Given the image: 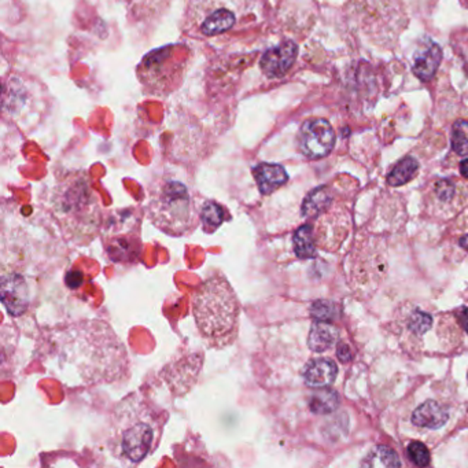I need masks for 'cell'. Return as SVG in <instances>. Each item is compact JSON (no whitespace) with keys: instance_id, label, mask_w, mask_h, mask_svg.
<instances>
[{"instance_id":"6da1fadb","label":"cell","mask_w":468,"mask_h":468,"mask_svg":"<svg viewBox=\"0 0 468 468\" xmlns=\"http://www.w3.org/2000/svg\"><path fill=\"white\" fill-rule=\"evenodd\" d=\"M48 348L66 367H74L83 385L112 383L128 376L125 345L103 320H80L46 331Z\"/></svg>"},{"instance_id":"7a4b0ae2","label":"cell","mask_w":468,"mask_h":468,"mask_svg":"<svg viewBox=\"0 0 468 468\" xmlns=\"http://www.w3.org/2000/svg\"><path fill=\"white\" fill-rule=\"evenodd\" d=\"M48 206L66 239L87 245L102 228L103 213L91 177L84 170L66 173L57 182Z\"/></svg>"},{"instance_id":"3957f363","label":"cell","mask_w":468,"mask_h":468,"mask_svg":"<svg viewBox=\"0 0 468 468\" xmlns=\"http://www.w3.org/2000/svg\"><path fill=\"white\" fill-rule=\"evenodd\" d=\"M166 412L158 411L141 394H129L112 415V450L132 464L143 462L160 443Z\"/></svg>"},{"instance_id":"277c9868","label":"cell","mask_w":468,"mask_h":468,"mask_svg":"<svg viewBox=\"0 0 468 468\" xmlns=\"http://www.w3.org/2000/svg\"><path fill=\"white\" fill-rule=\"evenodd\" d=\"M192 315L197 328L211 349L233 345L239 334L240 303L234 287L221 274H216L195 290Z\"/></svg>"},{"instance_id":"5b68a950","label":"cell","mask_w":468,"mask_h":468,"mask_svg":"<svg viewBox=\"0 0 468 468\" xmlns=\"http://www.w3.org/2000/svg\"><path fill=\"white\" fill-rule=\"evenodd\" d=\"M198 209L194 206L189 191L180 182L166 180L151 192L147 216L165 234H187L195 224Z\"/></svg>"},{"instance_id":"8992f818","label":"cell","mask_w":468,"mask_h":468,"mask_svg":"<svg viewBox=\"0 0 468 468\" xmlns=\"http://www.w3.org/2000/svg\"><path fill=\"white\" fill-rule=\"evenodd\" d=\"M188 55V49L179 45L156 48L146 54L136 69L143 93L166 98L177 91L187 71Z\"/></svg>"},{"instance_id":"52a82bcc","label":"cell","mask_w":468,"mask_h":468,"mask_svg":"<svg viewBox=\"0 0 468 468\" xmlns=\"http://www.w3.org/2000/svg\"><path fill=\"white\" fill-rule=\"evenodd\" d=\"M100 233L109 257L113 261H128L135 257L134 249L139 247L141 217L134 211H118L103 220Z\"/></svg>"},{"instance_id":"ba28073f","label":"cell","mask_w":468,"mask_h":468,"mask_svg":"<svg viewBox=\"0 0 468 468\" xmlns=\"http://www.w3.org/2000/svg\"><path fill=\"white\" fill-rule=\"evenodd\" d=\"M298 148L309 160L327 157L335 146V132L324 118L306 119L298 132Z\"/></svg>"},{"instance_id":"9c48e42d","label":"cell","mask_w":468,"mask_h":468,"mask_svg":"<svg viewBox=\"0 0 468 468\" xmlns=\"http://www.w3.org/2000/svg\"><path fill=\"white\" fill-rule=\"evenodd\" d=\"M298 46L293 40H284L275 47L268 48L259 59L262 73L274 80L284 77L297 61Z\"/></svg>"},{"instance_id":"30bf717a","label":"cell","mask_w":468,"mask_h":468,"mask_svg":"<svg viewBox=\"0 0 468 468\" xmlns=\"http://www.w3.org/2000/svg\"><path fill=\"white\" fill-rule=\"evenodd\" d=\"M1 304L10 316H23L30 304V293L24 276L18 274H4L1 276Z\"/></svg>"},{"instance_id":"8fae6325","label":"cell","mask_w":468,"mask_h":468,"mask_svg":"<svg viewBox=\"0 0 468 468\" xmlns=\"http://www.w3.org/2000/svg\"><path fill=\"white\" fill-rule=\"evenodd\" d=\"M443 62V49L437 43L419 48L412 61V73L421 81H430Z\"/></svg>"},{"instance_id":"7c38bea8","label":"cell","mask_w":468,"mask_h":468,"mask_svg":"<svg viewBox=\"0 0 468 468\" xmlns=\"http://www.w3.org/2000/svg\"><path fill=\"white\" fill-rule=\"evenodd\" d=\"M338 375L335 361L329 358H315L305 365L303 376L305 385L312 389H323L331 386Z\"/></svg>"},{"instance_id":"4fadbf2b","label":"cell","mask_w":468,"mask_h":468,"mask_svg":"<svg viewBox=\"0 0 468 468\" xmlns=\"http://www.w3.org/2000/svg\"><path fill=\"white\" fill-rule=\"evenodd\" d=\"M252 173L262 195H271L288 182L286 169L279 164L261 163L252 169Z\"/></svg>"},{"instance_id":"5bb4252c","label":"cell","mask_w":468,"mask_h":468,"mask_svg":"<svg viewBox=\"0 0 468 468\" xmlns=\"http://www.w3.org/2000/svg\"><path fill=\"white\" fill-rule=\"evenodd\" d=\"M412 423L418 427L437 430L444 427L449 421V414L440 402L426 401L419 405L412 414Z\"/></svg>"},{"instance_id":"9a60e30c","label":"cell","mask_w":468,"mask_h":468,"mask_svg":"<svg viewBox=\"0 0 468 468\" xmlns=\"http://www.w3.org/2000/svg\"><path fill=\"white\" fill-rule=\"evenodd\" d=\"M339 329L328 322H315L309 331L308 346L315 353H323L331 349L338 341Z\"/></svg>"},{"instance_id":"2e32d148","label":"cell","mask_w":468,"mask_h":468,"mask_svg":"<svg viewBox=\"0 0 468 468\" xmlns=\"http://www.w3.org/2000/svg\"><path fill=\"white\" fill-rule=\"evenodd\" d=\"M236 17L228 8H216L204 20L199 30L204 36H216L234 28Z\"/></svg>"},{"instance_id":"e0dca14e","label":"cell","mask_w":468,"mask_h":468,"mask_svg":"<svg viewBox=\"0 0 468 468\" xmlns=\"http://www.w3.org/2000/svg\"><path fill=\"white\" fill-rule=\"evenodd\" d=\"M402 329L414 337L421 338L430 328L433 327V316L416 306H412L401 319Z\"/></svg>"},{"instance_id":"ac0fdd59","label":"cell","mask_w":468,"mask_h":468,"mask_svg":"<svg viewBox=\"0 0 468 468\" xmlns=\"http://www.w3.org/2000/svg\"><path fill=\"white\" fill-rule=\"evenodd\" d=\"M331 202H332V192L329 188L326 186L315 188L305 197L301 206V214L305 218H315L326 211L331 205Z\"/></svg>"},{"instance_id":"d6986e66","label":"cell","mask_w":468,"mask_h":468,"mask_svg":"<svg viewBox=\"0 0 468 468\" xmlns=\"http://www.w3.org/2000/svg\"><path fill=\"white\" fill-rule=\"evenodd\" d=\"M199 220L204 231L206 234H213L223 226V223L230 220V213L221 204L216 201H206L199 209Z\"/></svg>"},{"instance_id":"ffe728a7","label":"cell","mask_w":468,"mask_h":468,"mask_svg":"<svg viewBox=\"0 0 468 468\" xmlns=\"http://www.w3.org/2000/svg\"><path fill=\"white\" fill-rule=\"evenodd\" d=\"M419 170V163L416 158L408 156L398 163L387 175V185L392 187L404 186L411 182Z\"/></svg>"},{"instance_id":"44dd1931","label":"cell","mask_w":468,"mask_h":468,"mask_svg":"<svg viewBox=\"0 0 468 468\" xmlns=\"http://www.w3.org/2000/svg\"><path fill=\"white\" fill-rule=\"evenodd\" d=\"M293 246L296 256L301 259L316 257V245L313 239V227L310 224L301 226L293 236Z\"/></svg>"},{"instance_id":"7402d4cb","label":"cell","mask_w":468,"mask_h":468,"mask_svg":"<svg viewBox=\"0 0 468 468\" xmlns=\"http://www.w3.org/2000/svg\"><path fill=\"white\" fill-rule=\"evenodd\" d=\"M339 404V394L335 390L323 387L322 390L312 394L309 399V409L316 415H329L338 409Z\"/></svg>"},{"instance_id":"603a6c76","label":"cell","mask_w":468,"mask_h":468,"mask_svg":"<svg viewBox=\"0 0 468 468\" xmlns=\"http://www.w3.org/2000/svg\"><path fill=\"white\" fill-rule=\"evenodd\" d=\"M361 466L368 467H401V460L397 453L387 446H376L371 453L365 457Z\"/></svg>"},{"instance_id":"cb8c5ba5","label":"cell","mask_w":468,"mask_h":468,"mask_svg":"<svg viewBox=\"0 0 468 468\" xmlns=\"http://www.w3.org/2000/svg\"><path fill=\"white\" fill-rule=\"evenodd\" d=\"M452 148L457 156H468V121L457 119L452 128Z\"/></svg>"},{"instance_id":"d4e9b609","label":"cell","mask_w":468,"mask_h":468,"mask_svg":"<svg viewBox=\"0 0 468 468\" xmlns=\"http://www.w3.org/2000/svg\"><path fill=\"white\" fill-rule=\"evenodd\" d=\"M310 316L315 322L331 323L338 316V306L328 300H317L310 305Z\"/></svg>"},{"instance_id":"484cf974","label":"cell","mask_w":468,"mask_h":468,"mask_svg":"<svg viewBox=\"0 0 468 468\" xmlns=\"http://www.w3.org/2000/svg\"><path fill=\"white\" fill-rule=\"evenodd\" d=\"M408 456L409 460L418 467H427L431 460L427 446L419 441H412L408 445Z\"/></svg>"},{"instance_id":"4316f807","label":"cell","mask_w":468,"mask_h":468,"mask_svg":"<svg viewBox=\"0 0 468 468\" xmlns=\"http://www.w3.org/2000/svg\"><path fill=\"white\" fill-rule=\"evenodd\" d=\"M456 187L450 180H438L434 185V195L441 204H449L455 198Z\"/></svg>"},{"instance_id":"83f0119b","label":"cell","mask_w":468,"mask_h":468,"mask_svg":"<svg viewBox=\"0 0 468 468\" xmlns=\"http://www.w3.org/2000/svg\"><path fill=\"white\" fill-rule=\"evenodd\" d=\"M455 317L457 323L462 326V328L468 334V306H462L455 312Z\"/></svg>"},{"instance_id":"f1b7e54d","label":"cell","mask_w":468,"mask_h":468,"mask_svg":"<svg viewBox=\"0 0 468 468\" xmlns=\"http://www.w3.org/2000/svg\"><path fill=\"white\" fill-rule=\"evenodd\" d=\"M65 281H66V284L71 287V288H76L78 287L81 283H83V275L80 271H69L65 276Z\"/></svg>"},{"instance_id":"f546056e","label":"cell","mask_w":468,"mask_h":468,"mask_svg":"<svg viewBox=\"0 0 468 468\" xmlns=\"http://www.w3.org/2000/svg\"><path fill=\"white\" fill-rule=\"evenodd\" d=\"M337 357L342 361V363H349L353 358L351 348L346 344H339L337 348Z\"/></svg>"},{"instance_id":"4dcf8cb0","label":"cell","mask_w":468,"mask_h":468,"mask_svg":"<svg viewBox=\"0 0 468 468\" xmlns=\"http://www.w3.org/2000/svg\"><path fill=\"white\" fill-rule=\"evenodd\" d=\"M460 173L463 175V177L468 179V158L460 163Z\"/></svg>"},{"instance_id":"1f68e13d","label":"cell","mask_w":468,"mask_h":468,"mask_svg":"<svg viewBox=\"0 0 468 468\" xmlns=\"http://www.w3.org/2000/svg\"><path fill=\"white\" fill-rule=\"evenodd\" d=\"M459 245L464 249V250H467L468 252V234L464 235L463 238H460V240H459Z\"/></svg>"}]
</instances>
